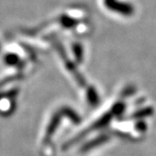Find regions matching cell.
Listing matches in <instances>:
<instances>
[{
    "label": "cell",
    "mask_w": 156,
    "mask_h": 156,
    "mask_svg": "<svg viewBox=\"0 0 156 156\" xmlns=\"http://www.w3.org/2000/svg\"><path fill=\"white\" fill-rule=\"evenodd\" d=\"M51 42H53V44L55 46L56 50L58 51L59 55L61 56L62 60L64 62L65 67L67 68L68 70L72 74V76H74V78H75V80L77 83L78 85L81 86V87H85L86 86V81H85V79L82 76V74L78 71L77 69H76V66L75 65V63L68 57L67 53L65 52L64 48L62 47L61 43L59 41H57L56 37H52L51 38Z\"/></svg>",
    "instance_id": "cell-1"
},
{
    "label": "cell",
    "mask_w": 156,
    "mask_h": 156,
    "mask_svg": "<svg viewBox=\"0 0 156 156\" xmlns=\"http://www.w3.org/2000/svg\"><path fill=\"white\" fill-rule=\"evenodd\" d=\"M107 10L123 17H130L134 13V8L128 2L122 0H102Z\"/></svg>",
    "instance_id": "cell-2"
},
{
    "label": "cell",
    "mask_w": 156,
    "mask_h": 156,
    "mask_svg": "<svg viewBox=\"0 0 156 156\" xmlns=\"http://www.w3.org/2000/svg\"><path fill=\"white\" fill-rule=\"evenodd\" d=\"M63 116H64V115L62 111V109L56 112V114H54V115L52 116L50 123H49L48 128L46 129V134H45L44 137L45 141H48L49 140H50V138L53 136V134H55L56 130L58 128L60 122H61L62 118Z\"/></svg>",
    "instance_id": "cell-3"
},
{
    "label": "cell",
    "mask_w": 156,
    "mask_h": 156,
    "mask_svg": "<svg viewBox=\"0 0 156 156\" xmlns=\"http://www.w3.org/2000/svg\"><path fill=\"white\" fill-rule=\"evenodd\" d=\"M58 23H60L62 27L70 30V29H74L77 26L79 23V20L74 18V17H69L66 14H62L58 17Z\"/></svg>",
    "instance_id": "cell-4"
},
{
    "label": "cell",
    "mask_w": 156,
    "mask_h": 156,
    "mask_svg": "<svg viewBox=\"0 0 156 156\" xmlns=\"http://www.w3.org/2000/svg\"><path fill=\"white\" fill-rule=\"evenodd\" d=\"M3 60L5 64L12 67H19L23 64L20 57L16 53H7L4 56Z\"/></svg>",
    "instance_id": "cell-5"
},
{
    "label": "cell",
    "mask_w": 156,
    "mask_h": 156,
    "mask_svg": "<svg viewBox=\"0 0 156 156\" xmlns=\"http://www.w3.org/2000/svg\"><path fill=\"white\" fill-rule=\"evenodd\" d=\"M72 51L76 61L78 63H81L83 59V50L82 45L80 44H74L72 46Z\"/></svg>",
    "instance_id": "cell-6"
},
{
    "label": "cell",
    "mask_w": 156,
    "mask_h": 156,
    "mask_svg": "<svg viewBox=\"0 0 156 156\" xmlns=\"http://www.w3.org/2000/svg\"><path fill=\"white\" fill-rule=\"evenodd\" d=\"M23 77L22 74H15V75H11V76H8L7 77L3 78L2 80H0V88L5 86L6 84L10 83L11 82H14V81H17V80H20Z\"/></svg>",
    "instance_id": "cell-7"
},
{
    "label": "cell",
    "mask_w": 156,
    "mask_h": 156,
    "mask_svg": "<svg viewBox=\"0 0 156 156\" xmlns=\"http://www.w3.org/2000/svg\"><path fill=\"white\" fill-rule=\"evenodd\" d=\"M0 50H1V47H0Z\"/></svg>",
    "instance_id": "cell-8"
}]
</instances>
